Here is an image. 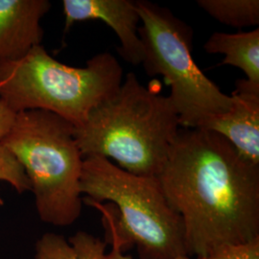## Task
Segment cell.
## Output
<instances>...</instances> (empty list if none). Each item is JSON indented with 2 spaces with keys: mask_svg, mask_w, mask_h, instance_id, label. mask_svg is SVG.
Listing matches in <instances>:
<instances>
[{
  "mask_svg": "<svg viewBox=\"0 0 259 259\" xmlns=\"http://www.w3.org/2000/svg\"><path fill=\"white\" fill-rule=\"evenodd\" d=\"M157 179L182 218L188 256L259 238V166L220 135L181 128Z\"/></svg>",
  "mask_w": 259,
  "mask_h": 259,
  "instance_id": "6da1fadb",
  "label": "cell"
},
{
  "mask_svg": "<svg viewBox=\"0 0 259 259\" xmlns=\"http://www.w3.org/2000/svg\"><path fill=\"white\" fill-rule=\"evenodd\" d=\"M181 128L170 98L129 72L117 93L75 128V139L83 158L113 159L131 174L157 178Z\"/></svg>",
  "mask_w": 259,
  "mask_h": 259,
  "instance_id": "7a4b0ae2",
  "label": "cell"
},
{
  "mask_svg": "<svg viewBox=\"0 0 259 259\" xmlns=\"http://www.w3.org/2000/svg\"><path fill=\"white\" fill-rule=\"evenodd\" d=\"M123 78L122 66L110 52L75 67L60 63L40 45L18 61L0 64V102L15 113L49 111L78 128L117 93Z\"/></svg>",
  "mask_w": 259,
  "mask_h": 259,
  "instance_id": "3957f363",
  "label": "cell"
},
{
  "mask_svg": "<svg viewBox=\"0 0 259 259\" xmlns=\"http://www.w3.org/2000/svg\"><path fill=\"white\" fill-rule=\"evenodd\" d=\"M0 145L23 168L42 222L67 227L79 219L83 157L71 123L49 111H21Z\"/></svg>",
  "mask_w": 259,
  "mask_h": 259,
  "instance_id": "277c9868",
  "label": "cell"
},
{
  "mask_svg": "<svg viewBox=\"0 0 259 259\" xmlns=\"http://www.w3.org/2000/svg\"><path fill=\"white\" fill-rule=\"evenodd\" d=\"M80 188L85 199L114 204L121 232L141 259L187 255L184 225L171 207L157 178L138 176L107 158H83Z\"/></svg>",
  "mask_w": 259,
  "mask_h": 259,
  "instance_id": "5b68a950",
  "label": "cell"
},
{
  "mask_svg": "<svg viewBox=\"0 0 259 259\" xmlns=\"http://www.w3.org/2000/svg\"><path fill=\"white\" fill-rule=\"evenodd\" d=\"M142 22L139 35L144 56L141 65L149 76L161 75L171 88L168 96L181 127L196 129L210 116L229 111L232 95L198 67L192 56L193 29L166 8L147 0H136Z\"/></svg>",
  "mask_w": 259,
  "mask_h": 259,
  "instance_id": "8992f818",
  "label": "cell"
},
{
  "mask_svg": "<svg viewBox=\"0 0 259 259\" xmlns=\"http://www.w3.org/2000/svg\"><path fill=\"white\" fill-rule=\"evenodd\" d=\"M232 96L229 111L210 116L196 129L220 135L244 160L259 166V85L237 80Z\"/></svg>",
  "mask_w": 259,
  "mask_h": 259,
  "instance_id": "52a82bcc",
  "label": "cell"
},
{
  "mask_svg": "<svg viewBox=\"0 0 259 259\" xmlns=\"http://www.w3.org/2000/svg\"><path fill=\"white\" fill-rule=\"evenodd\" d=\"M65 33L76 22L100 20L113 30L121 57L131 65H141L144 51L139 35L136 0H64Z\"/></svg>",
  "mask_w": 259,
  "mask_h": 259,
  "instance_id": "ba28073f",
  "label": "cell"
},
{
  "mask_svg": "<svg viewBox=\"0 0 259 259\" xmlns=\"http://www.w3.org/2000/svg\"><path fill=\"white\" fill-rule=\"evenodd\" d=\"M51 9L48 0H0V64L21 59L40 46V20Z\"/></svg>",
  "mask_w": 259,
  "mask_h": 259,
  "instance_id": "9c48e42d",
  "label": "cell"
},
{
  "mask_svg": "<svg viewBox=\"0 0 259 259\" xmlns=\"http://www.w3.org/2000/svg\"><path fill=\"white\" fill-rule=\"evenodd\" d=\"M204 47L208 54L225 55L219 65L239 68L246 80L259 85V28L237 33L215 32Z\"/></svg>",
  "mask_w": 259,
  "mask_h": 259,
  "instance_id": "30bf717a",
  "label": "cell"
},
{
  "mask_svg": "<svg viewBox=\"0 0 259 259\" xmlns=\"http://www.w3.org/2000/svg\"><path fill=\"white\" fill-rule=\"evenodd\" d=\"M106 247V242L89 232H76L67 240L47 232L37 240L35 259H105Z\"/></svg>",
  "mask_w": 259,
  "mask_h": 259,
  "instance_id": "8fae6325",
  "label": "cell"
},
{
  "mask_svg": "<svg viewBox=\"0 0 259 259\" xmlns=\"http://www.w3.org/2000/svg\"><path fill=\"white\" fill-rule=\"evenodd\" d=\"M197 3L223 24L239 29L258 26V0H199Z\"/></svg>",
  "mask_w": 259,
  "mask_h": 259,
  "instance_id": "7c38bea8",
  "label": "cell"
},
{
  "mask_svg": "<svg viewBox=\"0 0 259 259\" xmlns=\"http://www.w3.org/2000/svg\"><path fill=\"white\" fill-rule=\"evenodd\" d=\"M0 182L8 183L19 194L30 191V184L23 168L13 155L0 145ZM4 201L0 196V205Z\"/></svg>",
  "mask_w": 259,
  "mask_h": 259,
  "instance_id": "4fadbf2b",
  "label": "cell"
},
{
  "mask_svg": "<svg viewBox=\"0 0 259 259\" xmlns=\"http://www.w3.org/2000/svg\"><path fill=\"white\" fill-rule=\"evenodd\" d=\"M95 208L102 214V221L108 233L111 236V250L106 253L105 259H133L131 256L123 254V250L128 248V243L121 236L116 227L115 215L112 206L108 204H96ZM176 259H207L197 258L192 256H182Z\"/></svg>",
  "mask_w": 259,
  "mask_h": 259,
  "instance_id": "5bb4252c",
  "label": "cell"
},
{
  "mask_svg": "<svg viewBox=\"0 0 259 259\" xmlns=\"http://www.w3.org/2000/svg\"><path fill=\"white\" fill-rule=\"evenodd\" d=\"M207 259H259V238L246 243L221 245Z\"/></svg>",
  "mask_w": 259,
  "mask_h": 259,
  "instance_id": "9a60e30c",
  "label": "cell"
},
{
  "mask_svg": "<svg viewBox=\"0 0 259 259\" xmlns=\"http://www.w3.org/2000/svg\"><path fill=\"white\" fill-rule=\"evenodd\" d=\"M16 114L17 113L11 111L3 103L0 102V140L12 127Z\"/></svg>",
  "mask_w": 259,
  "mask_h": 259,
  "instance_id": "2e32d148",
  "label": "cell"
}]
</instances>
